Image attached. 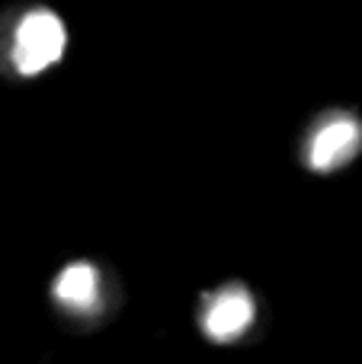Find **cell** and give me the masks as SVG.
I'll list each match as a JSON object with an SVG mask.
<instances>
[{
	"instance_id": "1",
	"label": "cell",
	"mask_w": 362,
	"mask_h": 364,
	"mask_svg": "<svg viewBox=\"0 0 362 364\" xmlns=\"http://www.w3.org/2000/svg\"><path fill=\"white\" fill-rule=\"evenodd\" d=\"M64 55V26L51 10H32L19 23L16 45H13V64L19 74L36 77Z\"/></svg>"
},
{
	"instance_id": "2",
	"label": "cell",
	"mask_w": 362,
	"mask_h": 364,
	"mask_svg": "<svg viewBox=\"0 0 362 364\" xmlns=\"http://www.w3.org/2000/svg\"><path fill=\"white\" fill-rule=\"evenodd\" d=\"M362 147V125L353 119H333L314 134L308 164L314 173H333L350 164Z\"/></svg>"
},
{
	"instance_id": "3",
	"label": "cell",
	"mask_w": 362,
	"mask_h": 364,
	"mask_svg": "<svg viewBox=\"0 0 362 364\" xmlns=\"http://www.w3.org/2000/svg\"><path fill=\"white\" fill-rule=\"evenodd\" d=\"M254 323V301L244 288H228L212 301L209 314H205V333L215 342H231Z\"/></svg>"
},
{
	"instance_id": "4",
	"label": "cell",
	"mask_w": 362,
	"mask_h": 364,
	"mask_svg": "<svg viewBox=\"0 0 362 364\" xmlns=\"http://www.w3.org/2000/svg\"><path fill=\"white\" fill-rule=\"evenodd\" d=\"M96 272L93 265L87 262H74L61 272L55 284V297L68 307H77V310H90L96 304Z\"/></svg>"
}]
</instances>
